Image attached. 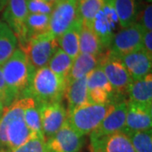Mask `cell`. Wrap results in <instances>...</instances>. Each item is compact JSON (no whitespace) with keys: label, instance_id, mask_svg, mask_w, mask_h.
I'll return each instance as SVG.
<instances>
[{"label":"cell","instance_id":"obj_1","mask_svg":"<svg viewBox=\"0 0 152 152\" xmlns=\"http://www.w3.org/2000/svg\"><path fill=\"white\" fill-rule=\"evenodd\" d=\"M65 90V79L57 75L46 66L34 73L30 86L23 97L33 98L37 105L57 103L61 102Z\"/></svg>","mask_w":152,"mask_h":152},{"label":"cell","instance_id":"obj_2","mask_svg":"<svg viewBox=\"0 0 152 152\" xmlns=\"http://www.w3.org/2000/svg\"><path fill=\"white\" fill-rule=\"evenodd\" d=\"M1 69L6 84L15 100L23 97L36 72L26 53L20 48L16 49Z\"/></svg>","mask_w":152,"mask_h":152},{"label":"cell","instance_id":"obj_3","mask_svg":"<svg viewBox=\"0 0 152 152\" xmlns=\"http://www.w3.org/2000/svg\"><path fill=\"white\" fill-rule=\"evenodd\" d=\"M113 107L114 104L83 105L68 113V124L81 135L91 134Z\"/></svg>","mask_w":152,"mask_h":152},{"label":"cell","instance_id":"obj_4","mask_svg":"<svg viewBox=\"0 0 152 152\" xmlns=\"http://www.w3.org/2000/svg\"><path fill=\"white\" fill-rule=\"evenodd\" d=\"M58 46L57 37L48 31L30 38L26 47L21 50L37 70L48 66Z\"/></svg>","mask_w":152,"mask_h":152},{"label":"cell","instance_id":"obj_5","mask_svg":"<svg viewBox=\"0 0 152 152\" xmlns=\"http://www.w3.org/2000/svg\"><path fill=\"white\" fill-rule=\"evenodd\" d=\"M145 29L140 23L135 22L127 28H123L114 35L109 47L108 54L118 59L124 55L142 48Z\"/></svg>","mask_w":152,"mask_h":152},{"label":"cell","instance_id":"obj_6","mask_svg":"<svg viewBox=\"0 0 152 152\" xmlns=\"http://www.w3.org/2000/svg\"><path fill=\"white\" fill-rule=\"evenodd\" d=\"M98 66L103 70L116 95L128 93L129 88L134 80L119 60L111 57L108 53L106 55L102 53L100 56Z\"/></svg>","mask_w":152,"mask_h":152},{"label":"cell","instance_id":"obj_7","mask_svg":"<svg viewBox=\"0 0 152 152\" xmlns=\"http://www.w3.org/2000/svg\"><path fill=\"white\" fill-rule=\"evenodd\" d=\"M4 8L3 18L19 40L20 49L24 48L28 42L26 20L29 12L26 0H7Z\"/></svg>","mask_w":152,"mask_h":152},{"label":"cell","instance_id":"obj_8","mask_svg":"<svg viewBox=\"0 0 152 152\" xmlns=\"http://www.w3.org/2000/svg\"><path fill=\"white\" fill-rule=\"evenodd\" d=\"M78 0H58L50 15L48 32L58 37L77 19Z\"/></svg>","mask_w":152,"mask_h":152},{"label":"cell","instance_id":"obj_9","mask_svg":"<svg viewBox=\"0 0 152 152\" xmlns=\"http://www.w3.org/2000/svg\"><path fill=\"white\" fill-rule=\"evenodd\" d=\"M118 22L113 0H105V4L96 15L92 24V30L96 34L104 49H107L112 43Z\"/></svg>","mask_w":152,"mask_h":152},{"label":"cell","instance_id":"obj_10","mask_svg":"<svg viewBox=\"0 0 152 152\" xmlns=\"http://www.w3.org/2000/svg\"><path fill=\"white\" fill-rule=\"evenodd\" d=\"M83 145L84 136L76 132L68 122L46 140L47 152H80Z\"/></svg>","mask_w":152,"mask_h":152},{"label":"cell","instance_id":"obj_11","mask_svg":"<svg viewBox=\"0 0 152 152\" xmlns=\"http://www.w3.org/2000/svg\"><path fill=\"white\" fill-rule=\"evenodd\" d=\"M45 140H48L68 122V112L61 102L37 105Z\"/></svg>","mask_w":152,"mask_h":152},{"label":"cell","instance_id":"obj_12","mask_svg":"<svg viewBox=\"0 0 152 152\" xmlns=\"http://www.w3.org/2000/svg\"><path fill=\"white\" fill-rule=\"evenodd\" d=\"M128 102H119L114 104L113 108L104 118L97 128L91 133L90 138H100L123 131L125 126Z\"/></svg>","mask_w":152,"mask_h":152},{"label":"cell","instance_id":"obj_13","mask_svg":"<svg viewBox=\"0 0 152 152\" xmlns=\"http://www.w3.org/2000/svg\"><path fill=\"white\" fill-rule=\"evenodd\" d=\"M151 106L128 102L126 121L123 132L128 134L151 129Z\"/></svg>","mask_w":152,"mask_h":152},{"label":"cell","instance_id":"obj_14","mask_svg":"<svg viewBox=\"0 0 152 152\" xmlns=\"http://www.w3.org/2000/svg\"><path fill=\"white\" fill-rule=\"evenodd\" d=\"M91 152H135L129 136L123 131L100 138H90Z\"/></svg>","mask_w":152,"mask_h":152},{"label":"cell","instance_id":"obj_15","mask_svg":"<svg viewBox=\"0 0 152 152\" xmlns=\"http://www.w3.org/2000/svg\"><path fill=\"white\" fill-rule=\"evenodd\" d=\"M118 60L129 73L133 80H140L151 72L152 58L143 48L121 57Z\"/></svg>","mask_w":152,"mask_h":152},{"label":"cell","instance_id":"obj_16","mask_svg":"<svg viewBox=\"0 0 152 152\" xmlns=\"http://www.w3.org/2000/svg\"><path fill=\"white\" fill-rule=\"evenodd\" d=\"M100 56L79 53L73 61L70 72L66 78V86L84 76H86L99 65Z\"/></svg>","mask_w":152,"mask_h":152},{"label":"cell","instance_id":"obj_17","mask_svg":"<svg viewBox=\"0 0 152 152\" xmlns=\"http://www.w3.org/2000/svg\"><path fill=\"white\" fill-rule=\"evenodd\" d=\"M65 95L69 104L68 113L72 112L74 109L89 103L87 75L67 85Z\"/></svg>","mask_w":152,"mask_h":152},{"label":"cell","instance_id":"obj_18","mask_svg":"<svg viewBox=\"0 0 152 152\" xmlns=\"http://www.w3.org/2000/svg\"><path fill=\"white\" fill-rule=\"evenodd\" d=\"M81 26V20L77 17L75 21L70 27L57 38L58 45L60 47L59 48L62 49L73 59H75L80 53L79 37Z\"/></svg>","mask_w":152,"mask_h":152},{"label":"cell","instance_id":"obj_19","mask_svg":"<svg viewBox=\"0 0 152 152\" xmlns=\"http://www.w3.org/2000/svg\"><path fill=\"white\" fill-rule=\"evenodd\" d=\"M129 102L151 106L152 75L151 73L140 80H134L129 88Z\"/></svg>","mask_w":152,"mask_h":152},{"label":"cell","instance_id":"obj_20","mask_svg":"<svg viewBox=\"0 0 152 152\" xmlns=\"http://www.w3.org/2000/svg\"><path fill=\"white\" fill-rule=\"evenodd\" d=\"M79 48L80 53H87L96 57L101 56L105 50L92 28L84 25H82L80 31Z\"/></svg>","mask_w":152,"mask_h":152},{"label":"cell","instance_id":"obj_21","mask_svg":"<svg viewBox=\"0 0 152 152\" xmlns=\"http://www.w3.org/2000/svg\"><path fill=\"white\" fill-rule=\"evenodd\" d=\"M118 23L122 28H127L135 23L138 14L136 0H113Z\"/></svg>","mask_w":152,"mask_h":152},{"label":"cell","instance_id":"obj_22","mask_svg":"<svg viewBox=\"0 0 152 152\" xmlns=\"http://www.w3.org/2000/svg\"><path fill=\"white\" fill-rule=\"evenodd\" d=\"M18 40L10 26L0 20V66L10 58L16 50Z\"/></svg>","mask_w":152,"mask_h":152},{"label":"cell","instance_id":"obj_23","mask_svg":"<svg viewBox=\"0 0 152 152\" xmlns=\"http://www.w3.org/2000/svg\"><path fill=\"white\" fill-rule=\"evenodd\" d=\"M105 4V0H85L78 2L77 17L82 25L92 28L94 19Z\"/></svg>","mask_w":152,"mask_h":152},{"label":"cell","instance_id":"obj_24","mask_svg":"<svg viewBox=\"0 0 152 152\" xmlns=\"http://www.w3.org/2000/svg\"><path fill=\"white\" fill-rule=\"evenodd\" d=\"M73 61L74 59L72 58L65 53L62 49L58 48L49 61L48 67L57 75L66 80L70 72Z\"/></svg>","mask_w":152,"mask_h":152},{"label":"cell","instance_id":"obj_25","mask_svg":"<svg viewBox=\"0 0 152 152\" xmlns=\"http://www.w3.org/2000/svg\"><path fill=\"white\" fill-rule=\"evenodd\" d=\"M50 15L42 14H28L26 20L27 41L32 37L48 31Z\"/></svg>","mask_w":152,"mask_h":152},{"label":"cell","instance_id":"obj_26","mask_svg":"<svg viewBox=\"0 0 152 152\" xmlns=\"http://www.w3.org/2000/svg\"><path fill=\"white\" fill-rule=\"evenodd\" d=\"M130 140L135 152H152L151 129L126 134Z\"/></svg>","mask_w":152,"mask_h":152},{"label":"cell","instance_id":"obj_27","mask_svg":"<svg viewBox=\"0 0 152 152\" xmlns=\"http://www.w3.org/2000/svg\"><path fill=\"white\" fill-rule=\"evenodd\" d=\"M24 120L27 125L29 129L34 133L37 136L44 138L42 127V118L38 106L36 104L34 106L29 107L24 112ZM45 139V138H44Z\"/></svg>","mask_w":152,"mask_h":152},{"label":"cell","instance_id":"obj_28","mask_svg":"<svg viewBox=\"0 0 152 152\" xmlns=\"http://www.w3.org/2000/svg\"><path fill=\"white\" fill-rule=\"evenodd\" d=\"M87 88L88 90L102 89L107 91V92L115 94L107 78L106 77L103 70L100 66H97L95 69L87 75Z\"/></svg>","mask_w":152,"mask_h":152},{"label":"cell","instance_id":"obj_29","mask_svg":"<svg viewBox=\"0 0 152 152\" xmlns=\"http://www.w3.org/2000/svg\"><path fill=\"white\" fill-rule=\"evenodd\" d=\"M11 152H47L46 140L42 137H35Z\"/></svg>","mask_w":152,"mask_h":152},{"label":"cell","instance_id":"obj_30","mask_svg":"<svg viewBox=\"0 0 152 152\" xmlns=\"http://www.w3.org/2000/svg\"><path fill=\"white\" fill-rule=\"evenodd\" d=\"M29 14L51 15L55 4L46 2L44 0H26Z\"/></svg>","mask_w":152,"mask_h":152},{"label":"cell","instance_id":"obj_31","mask_svg":"<svg viewBox=\"0 0 152 152\" xmlns=\"http://www.w3.org/2000/svg\"><path fill=\"white\" fill-rule=\"evenodd\" d=\"M0 99L4 107H9L10 104H12V102L15 101V98L13 96L10 90L9 89L6 84L1 66H0Z\"/></svg>","mask_w":152,"mask_h":152},{"label":"cell","instance_id":"obj_32","mask_svg":"<svg viewBox=\"0 0 152 152\" xmlns=\"http://www.w3.org/2000/svg\"><path fill=\"white\" fill-rule=\"evenodd\" d=\"M145 31H151L152 30V5L147 4L142 15V22L140 23Z\"/></svg>","mask_w":152,"mask_h":152},{"label":"cell","instance_id":"obj_33","mask_svg":"<svg viewBox=\"0 0 152 152\" xmlns=\"http://www.w3.org/2000/svg\"><path fill=\"white\" fill-rule=\"evenodd\" d=\"M142 47L146 53L152 58V32L145 31L142 41Z\"/></svg>","mask_w":152,"mask_h":152},{"label":"cell","instance_id":"obj_34","mask_svg":"<svg viewBox=\"0 0 152 152\" xmlns=\"http://www.w3.org/2000/svg\"><path fill=\"white\" fill-rule=\"evenodd\" d=\"M7 0H0V10H2L5 7Z\"/></svg>","mask_w":152,"mask_h":152},{"label":"cell","instance_id":"obj_35","mask_svg":"<svg viewBox=\"0 0 152 152\" xmlns=\"http://www.w3.org/2000/svg\"><path fill=\"white\" fill-rule=\"evenodd\" d=\"M4 108V105L2 103V101H1V99H0V115L3 113Z\"/></svg>","mask_w":152,"mask_h":152},{"label":"cell","instance_id":"obj_36","mask_svg":"<svg viewBox=\"0 0 152 152\" xmlns=\"http://www.w3.org/2000/svg\"><path fill=\"white\" fill-rule=\"evenodd\" d=\"M46 2H49V3H53V4H56L58 0H44Z\"/></svg>","mask_w":152,"mask_h":152},{"label":"cell","instance_id":"obj_37","mask_svg":"<svg viewBox=\"0 0 152 152\" xmlns=\"http://www.w3.org/2000/svg\"><path fill=\"white\" fill-rule=\"evenodd\" d=\"M2 151V146H1V145H0V151Z\"/></svg>","mask_w":152,"mask_h":152},{"label":"cell","instance_id":"obj_38","mask_svg":"<svg viewBox=\"0 0 152 152\" xmlns=\"http://www.w3.org/2000/svg\"><path fill=\"white\" fill-rule=\"evenodd\" d=\"M82 1H85V0H78V2H82Z\"/></svg>","mask_w":152,"mask_h":152}]
</instances>
